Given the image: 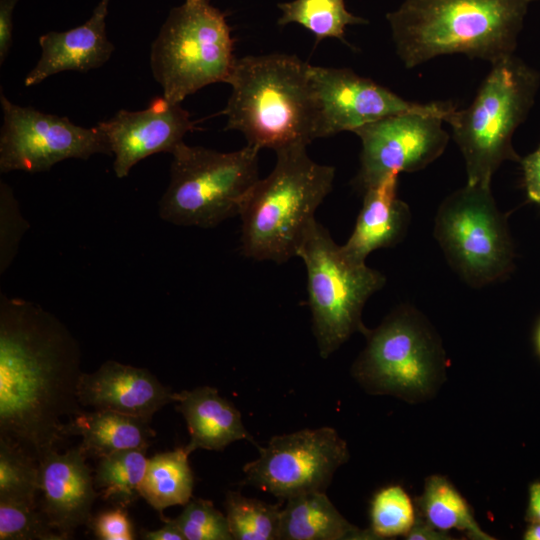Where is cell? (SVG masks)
I'll list each match as a JSON object with an SVG mask.
<instances>
[{
	"label": "cell",
	"mask_w": 540,
	"mask_h": 540,
	"mask_svg": "<svg viewBox=\"0 0 540 540\" xmlns=\"http://www.w3.org/2000/svg\"><path fill=\"white\" fill-rule=\"evenodd\" d=\"M334 178L335 168L313 161L306 147L276 152L273 170L255 183L241 205L242 254L275 263L295 257Z\"/></svg>",
	"instance_id": "277c9868"
},
{
	"label": "cell",
	"mask_w": 540,
	"mask_h": 540,
	"mask_svg": "<svg viewBox=\"0 0 540 540\" xmlns=\"http://www.w3.org/2000/svg\"><path fill=\"white\" fill-rule=\"evenodd\" d=\"M36 508L0 501V540H64Z\"/></svg>",
	"instance_id": "f546056e"
},
{
	"label": "cell",
	"mask_w": 540,
	"mask_h": 540,
	"mask_svg": "<svg viewBox=\"0 0 540 540\" xmlns=\"http://www.w3.org/2000/svg\"><path fill=\"white\" fill-rule=\"evenodd\" d=\"M29 228L21 214L12 188L0 183V273L6 272L17 254L24 233Z\"/></svg>",
	"instance_id": "1f68e13d"
},
{
	"label": "cell",
	"mask_w": 540,
	"mask_h": 540,
	"mask_svg": "<svg viewBox=\"0 0 540 540\" xmlns=\"http://www.w3.org/2000/svg\"><path fill=\"white\" fill-rule=\"evenodd\" d=\"M3 125L0 133V172H45L66 159L112 155L103 132L85 128L67 117L43 113L12 103L0 95Z\"/></svg>",
	"instance_id": "7c38bea8"
},
{
	"label": "cell",
	"mask_w": 540,
	"mask_h": 540,
	"mask_svg": "<svg viewBox=\"0 0 540 540\" xmlns=\"http://www.w3.org/2000/svg\"><path fill=\"white\" fill-rule=\"evenodd\" d=\"M63 436H80L79 444L87 455L101 458L126 449H148L155 431L144 419L110 410L85 411L70 417Z\"/></svg>",
	"instance_id": "44dd1931"
},
{
	"label": "cell",
	"mask_w": 540,
	"mask_h": 540,
	"mask_svg": "<svg viewBox=\"0 0 540 540\" xmlns=\"http://www.w3.org/2000/svg\"><path fill=\"white\" fill-rule=\"evenodd\" d=\"M259 457L243 467L242 481L281 500L326 492L336 470L349 459L346 442L331 427L273 436Z\"/></svg>",
	"instance_id": "8fae6325"
},
{
	"label": "cell",
	"mask_w": 540,
	"mask_h": 540,
	"mask_svg": "<svg viewBox=\"0 0 540 540\" xmlns=\"http://www.w3.org/2000/svg\"><path fill=\"white\" fill-rule=\"evenodd\" d=\"M20 0H0V64L5 61L13 42V13Z\"/></svg>",
	"instance_id": "e575fe53"
},
{
	"label": "cell",
	"mask_w": 540,
	"mask_h": 540,
	"mask_svg": "<svg viewBox=\"0 0 540 540\" xmlns=\"http://www.w3.org/2000/svg\"><path fill=\"white\" fill-rule=\"evenodd\" d=\"M444 122L435 114L404 112L356 129L362 148L355 187L364 193L390 173L416 172L431 164L449 142Z\"/></svg>",
	"instance_id": "4fadbf2b"
},
{
	"label": "cell",
	"mask_w": 540,
	"mask_h": 540,
	"mask_svg": "<svg viewBox=\"0 0 540 540\" xmlns=\"http://www.w3.org/2000/svg\"><path fill=\"white\" fill-rule=\"evenodd\" d=\"M310 77L318 104L317 138L354 132L366 124L404 112L431 113L446 122L456 109L451 102L406 100L349 68L310 64Z\"/></svg>",
	"instance_id": "5bb4252c"
},
{
	"label": "cell",
	"mask_w": 540,
	"mask_h": 540,
	"mask_svg": "<svg viewBox=\"0 0 540 540\" xmlns=\"http://www.w3.org/2000/svg\"><path fill=\"white\" fill-rule=\"evenodd\" d=\"M417 517L416 506L399 485L380 489L370 505V532L375 539L406 536Z\"/></svg>",
	"instance_id": "f1b7e54d"
},
{
	"label": "cell",
	"mask_w": 540,
	"mask_h": 540,
	"mask_svg": "<svg viewBox=\"0 0 540 540\" xmlns=\"http://www.w3.org/2000/svg\"><path fill=\"white\" fill-rule=\"evenodd\" d=\"M533 1L404 0L386 19L407 69L452 54L493 64L514 54Z\"/></svg>",
	"instance_id": "7a4b0ae2"
},
{
	"label": "cell",
	"mask_w": 540,
	"mask_h": 540,
	"mask_svg": "<svg viewBox=\"0 0 540 540\" xmlns=\"http://www.w3.org/2000/svg\"><path fill=\"white\" fill-rule=\"evenodd\" d=\"M182 513L172 519L186 540H233L226 515L211 501L191 498Z\"/></svg>",
	"instance_id": "4dcf8cb0"
},
{
	"label": "cell",
	"mask_w": 540,
	"mask_h": 540,
	"mask_svg": "<svg viewBox=\"0 0 540 540\" xmlns=\"http://www.w3.org/2000/svg\"><path fill=\"white\" fill-rule=\"evenodd\" d=\"M188 456L185 447H179L148 459L140 495L162 518L166 508L185 505L192 498L194 477Z\"/></svg>",
	"instance_id": "cb8c5ba5"
},
{
	"label": "cell",
	"mask_w": 540,
	"mask_h": 540,
	"mask_svg": "<svg viewBox=\"0 0 540 540\" xmlns=\"http://www.w3.org/2000/svg\"><path fill=\"white\" fill-rule=\"evenodd\" d=\"M41 511L64 540L80 526L89 523L91 509L100 495L78 445L64 453L53 450L40 462Z\"/></svg>",
	"instance_id": "2e32d148"
},
{
	"label": "cell",
	"mask_w": 540,
	"mask_h": 540,
	"mask_svg": "<svg viewBox=\"0 0 540 540\" xmlns=\"http://www.w3.org/2000/svg\"><path fill=\"white\" fill-rule=\"evenodd\" d=\"M364 336L367 343L352 373L368 392L406 401L422 400L435 392L444 374V351L416 309L398 307Z\"/></svg>",
	"instance_id": "9c48e42d"
},
{
	"label": "cell",
	"mask_w": 540,
	"mask_h": 540,
	"mask_svg": "<svg viewBox=\"0 0 540 540\" xmlns=\"http://www.w3.org/2000/svg\"><path fill=\"white\" fill-rule=\"evenodd\" d=\"M527 198L540 206V145L520 160Z\"/></svg>",
	"instance_id": "836d02e7"
},
{
	"label": "cell",
	"mask_w": 540,
	"mask_h": 540,
	"mask_svg": "<svg viewBox=\"0 0 540 540\" xmlns=\"http://www.w3.org/2000/svg\"><path fill=\"white\" fill-rule=\"evenodd\" d=\"M535 346H536L537 353L540 356V322L535 332Z\"/></svg>",
	"instance_id": "ab89813d"
},
{
	"label": "cell",
	"mask_w": 540,
	"mask_h": 540,
	"mask_svg": "<svg viewBox=\"0 0 540 540\" xmlns=\"http://www.w3.org/2000/svg\"><path fill=\"white\" fill-rule=\"evenodd\" d=\"M147 449H126L99 458L94 482L103 499L129 506L140 495L148 459Z\"/></svg>",
	"instance_id": "d4e9b609"
},
{
	"label": "cell",
	"mask_w": 540,
	"mask_h": 540,
	"mask_svg": "<svg viewBox=\"0 0 540 540\" xmlns=\"http://www.w3.org/2000/svg\"><path fill=\"white\" fill-rule=\"evenodd\" d=\"M399 173L388 174L364 192L362 208L343 250L365 262L374 250L392 247L405 236L411 218L408 205L397 197Z\"/></svg>",
	"instance_id": "d6986e66"
},
{
	"label": "cell",
	"mask_w": 540,
	"mask_h": 540,
	"mask_svg": "<svg viewBox=\"0 0 540 540\" xmlns=\"http://www.w3.org/2000/svg\"><path fill=\"white\" fill-rule=\"evenodd\" d=\"M540 84L539 73L514 54L491 64L472 103L446 120L466 168L467 184L491 186L505 161L520 162L512 145Z\"/></svg>",
	"instance_id": "5b68a950"
},
{
	"label": "cell",
	"mask_w": 540,
	"mask_h": 540,
	"mask_svg": "<svg viewBox=\"0 0 540 540\" xmlns=\"http://www.w3.org/2000/svg\"><path fill=\"white\" fill-rule=\"evenodd\" d=\"M39 463L21 449L0 440V501L37 507Z\"/></svg>",
	"instance_id": "83f0119b"
},
{
	"label": "cell",
	"mask_w": 540,
	"mask_h": 540,
	"mask_svg": "<svg viewBox=\"0 0 540 540\" xmlns=\"http://www.w3.org/2000/svg\"><path fill=\"white\" fill-rule=\"evenodd\" d=\"M296 256L306 268L312 329L319 354L326 359L355 332L365 334L363 308L386 279L365 262L350 257L317 220Z\"/></svg>",
	"instance_id": "52a82bcc"
},
{
	"label": "cell",
	"mask_w": 540,
	"mask_h": 540,
	"mask_svg": "<svg viewBox=\"0 0 540 540\" xmlns=\"http://www.w3.org/2000/svg\"><path fill=\"white\" fill-rule=\"evenodd\" d=\"M81 351L52 313L0 295V440L38 463L65 439L63 418L78 400Z\"/></svg>",
	"instance_id": "6da1fadb"
},
{
	"label": "cell",
	"mask_w": 540,
	"mask_h": 540,
	"mask_svg": "<svg viewBox=\"0 0 540 540\" xmlns=\"http://www.w3.org/2000/svg\"><path fill=\"white\" fill-rule=\"evenodd\" d=\"M164 521L165 524L160 529L143 531L142 538L146 540H186L172 519H166Z\"/></svg>",
	"instance_id": "8d00e7d4"
},
{
	"label": "cell",
	"mask_w": 540,
	"mask_h": 540,
	"mask_svg": "<svg viewBox=\"0 0 540 540\" xmlns=\"http://www.w3.org/2000/svg\"><path fill=\"white\" fill-rule=\"evenodd\" d=\"M174 402L187 424L190 441L185 449L189 454L196 449L222 451L238 440L256 444L245 428L239 410L221 397L217 389L200 386L174 392Z\"/></svg>",
	"instance_id": "ffe728a7"
},
{
	"label": "cell",
	"mask_w": 540,
	"mask_h": 540,
	"mask_svg": "<svg viewBox=\"0 0 540 540\" xmlns=\"http://www.w3.org/2000/svg\"><path fill=\"white\" fill-rule=\"evenodd\" d=\"M415 501L417 514L438 530L455 529L472 540L494 539L481 529L469 503L444 476H429Z\"/></svg>",
	"instance_id": "603a6c76"
},
{
	"label": "cell",
	"mask_w": 540,
	"mask_h": 540,
	"mask_svg": "<svg viewBox=\"0 0 540 540\" xmlns=\"http://www.w3.org/2000/svg\"><path fill=\"white\" fill-rule=\"evenodd\" d=\"M90 526L100 540H133L134 528L123 506L109 509L91 517Z\"/></svg>",
	"instance_id": "d6a6232c"
},
{
	"label": "cell",
	"mask_w": 540,
	"mask_h": 540,
	"mask_svg": "<svg viewBox=\"0 0 540 540\" xmlns=\"http://www.w3.org/2000/svg\"><path fill=\"white\" fill-rule=\"evenodd\" d=\"M281 510L278 540H371L369 529L349 523L325 492L300 494Z\"/></svg>",
	"instance_id": "7402d4cb"
},
{
	"label": "cell",
	"mask_w": 540,
	"mask_h": 540,
	"mask_svg": "<svg viewBox=\"0 0 540 540\" xmlns=\"http://www.w3.org/2000/svg\"><path fill=\"white\" fill-rule=\"evenodd\" d=\"M405 539H408V540H451L454 538L451 537V535L448 534L447 532L438 530L437 528L433 527L431 524H429L427 521H425L423 518H421L417 514L416 521L413 527L411 528V530L405 536Z\"/></svg>",
	"instance_id": "d590c367"
},
{
	"label": "cell",
	"mask_w": 540,
	"mask_h": 540,
	"mask_svg": "<svg viewBox=\"0 0 540 540\" xmlns=\"http://www.w3.org/2000/svg\"><path fill=\"white\" fill-rule=\"evenodd\" d=\"M236 58L224 14L207 0L173 8L151 46L150 65L163 97L176 104L227 81Z\"/></svg>",
	"instance_id": "ba28073f"
},
{
	"label": "cell",
	"mask_w": 540,
	"mask_h": 540,
	"mask_svg": "<svg viewBox=\"0 0 540 540\" xmlns=\"http://www.w3.org/2000/svg\"><path fill=\"white\" fill-rule=\"evenodd\" d=\"M78 400L83 408L110 410L151 421L174 392L145 368L105 361L92 373L82 372Z\"/></svg>",
	"instance_id": "e0dca14e"
},
{
	"label": "cell",
	"mask_w": 540,
	"mask_h": 540,
	"mask_svg": "<svg viewBox=\"0 0 540 540\" xmlns=\"http://www.w3.org/2000/svg\"><path fill=\"white\" fill-rule=\"evenodd\" d=\"M434 236L448 263L472 287L500 280L513 269L514 246L491 186L466 183L446 197L436 214Z\"/></svg>",
	"instance_id": "30bf717a"
},
{
	"label": "cell",
	"mask_w": 540,
	"mask_h": 540,
	"mask_svg": "<svg viewBox=\"0 0 540 540\" xmlns=\"http://www.w3.org/2000/svg\"><path fill=\"white\" fill-rule=\"evenodd\" d=\"M110 0H101L82 25L64 32L51 31L39 38L41 56L24 84L37 85L63 71L87 72L106 63L115 47L106 34Z\"/></svg>",
	"instance_id": "ac0fdd59"
},
{
	"label": "cell",
	"mask_w": 540,
	"mask_h": 540,
	"mask_svg": "<svg viewBox=\"0 0 540 540\" xmlns=\"http://www.w3.org/2000/svg\"><path fill=\"white\" fill-rule=\"evenodd\" d=\"M526 520L528 522L540 521V481L538 480L529 486Z\"/></svg>",
	"instance_id": "74e56055"
},
{
	"label": "cell",
	"mask_w": 540,
	"mask_h": 540,
	"mask_svg": "<svg viewBox=\"0 0 540 540\" xmlns=\"http://www.w3.org/2000/svg\"><path fill=\"white\" fill-rule=\"evenodd\" d=\"M226 83L232 91L222 112L225 129L242 133L247 145L276 153L317 139L318 104L307 62L284 53L245 56L235 60Z\"/></svg>",
	"instance_id": "3957f363"
},
{
	"label": "cell",
	"mask_w": 540,
	"mask_h": 540,
	"mask_svg": "<svg viewBox=\"0 0 540 540\" xmlns=\"http://www.w3.org/2000/svg\"><path fill=\"white\" fill-rule=\"evenodd\" d=\"M224 507L230 533L235 540H276L281 510L278 505L229 490Z\"/></svg>",
	"instance_id": "4316f807"
},
{
	"label": "cell",
	"mask_w": 540,
	"mask_h": 540,
	"mask_svg": "<svg viewBox=\"0 0 540 540\" xmlns=\"http://www.w3.org/2000/svg\"><path fill=\"white\" fill-rule=\"evenodd\" d=\"M97 127L105 135L114 155L113 169L118 178L126 177L148 156L171 153L195 128L189 112L163 96L154 98L140 111L120 110Z\"/></svg>",
	"instance_id": "9a60e30c"
},
{
	"label": "cell",
	"mask_w": 540,
	"mask_h": 540,
	"mask_svg": "<svg viewBox=\"0 0 540 540\" xmlns=\"http://www.w3.org/2000/svg\"><path fill=\"white\" fill-rule=\"evenodd\" d=\"M259 151L246 145L219 152L181 142L170 153V181L159 201L160 218L178 226L207 229L239 215L259 180Z\"/></svg>",
	"instance_id": "8992f818"
},
{
	"label": "cell",
	"mask_w": 540,
	"mask_h": 540,
	"mask_svg": "<svg viewBox=\"0 0 540 540\" xmlns=\"http://www.w3.org/2000/svg\"><path fill=\"white\" fill-rule=\"evenodd\" d=\"M524 540H540V521L529 522L524 534Z\"/></svg>",
	"instance_id": "f35d334b"
},
{
	"label": "cell",
	"mask_w": 540,
	"mask_h": 540,
	"mask_svg": "<svg viewBox=\"0 0 540 540\" xmlns=\"http://www.w3.org/2000/svg\"><path fill=\"white\" fill-rule=\"evenodd\" d=\"M282 14L280 26L297 23L310 31L316 43L326 38L345 41V30L349 25L366 24L367 20L346 9L344 0H293L279 3Z\"/></svg>",
	"instance_id": "484cf974"
}]
</instances>
